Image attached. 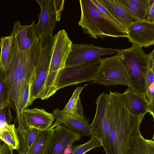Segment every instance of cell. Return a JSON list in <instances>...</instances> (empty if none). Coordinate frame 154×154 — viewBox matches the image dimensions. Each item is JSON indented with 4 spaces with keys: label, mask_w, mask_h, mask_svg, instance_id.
<instances>
[{
    "label": "cell",
    "mask_w": 154,
    "mask_h": 154,
    "mask_svg": "<svg viewBox=\"0 0 154 154\" xmlns=\"http://www.w3.org/2000/svg\"><path fill=\"white\" fill-rule=\"evenodd\" d=\"M0 41V68L6 72L19 49L15 38L11 33L9 36L1 37Z\"/></svg>",
    "instance_id": "ac0fdd59"
},
{
    "label": "cell",
    "mask_w": 154,
    "mask_h": 154,
    "mask_svg": "<svg viewBox=\"0 0 154 154\" xmlns=\"http://www.w3.org/2000/svg\"><path fill=\"white\" fill-rule=\"evenodd\" d=\"M96 103V114L90 126L93 136L101 141L106 154L109 149L110 123L109 94L103 92L97 99Z\"/></svg>",
    "instance_id": "ba28073f"
},
{
    "label": "cell",
    "mask_w": 154,
    "mask_h": 154,
    "mask_svg": "<svg viewBox=\"0 0 154 154\" xmlns=\"http://www.w3.org/2000/svg\"><path fill=\"white\" fill-rule=\"evenodd\" d=\"M35 74L28 82L25 87L22 97L21 102V111L26 109L29 105V99L30 97L31 91L32 86L33 83Z\"/></svg>",
    "instance_id": "4316f807"
},
{
    "label": "cell",
    "mask_w": 154,
    "mask_h": 154,
    "mask_svg": "<svg viewBox=\"0 0 154 154\" xmlns=\"http://www.w3.org/2000/svg\"><path fill=\"white\" fill-rule=\"evenodd\" d=\"M128 32V40L133 44L145 48L154 45V23L137 21L130 26Z\"/></svg>",
    "instance_id": "8fae6325"
},
{
    "label": "cell",
    "mask_w": 154,
    "mask_h": 154,
    "mask_svg": "<svg viewBox=\"0 0 154 154\" xmlns=\"http://www.w3.org/2000/svg\"><path fill=\"white\" fill-rule=\"evenodd\" d=\"M145 20L148 22L154 23V1L146 11Z\"/></svg>",
    "instance_id": "f546056e"
},
{
    "label": "cell",
    "mask_w": 154,
    "mask_h": 154,
    "mask_svg": "<svg viewBox=\"0 0 154 154\" xmlns=\"http://www.w3.org/2000/svg\"><path fill=\"white\" fill-rule=\"evenodd\" d=\"M149 55L152 66L154 65V48L152 51L149 54Z\"/></svg>",
    "instance_id": "8d00e7d4"
},
{
    "label": "cell",
    "mask_w": 154,
    "mask_h": 154,
    "mask_svg": "<svg viewBox=\"0 0 154 154\" xmlns=\"http://www.w3.org/2000/svg\"><path fill=\"white\" fill-rule=\"evenodd\" d=\"M127 13L136 21L145 20L146 11L129 0H117Z\"/></svg>",
    "instance_id": "cb8c5ba5"
},
{
    "label": "cell",
    "mask_w": 154,
    "mask_h": 154,
    "mask_svg": "<svg viewBox=\"0 0 154 154\" xmlns=\"http://www.w3.org/2000/svg\"><path fill=\"white\" fill-rule=\"evenodd\" d=\"M109 12L128 31L130 26L137 21L124 10L117 0H100Z\"/></svg>",
    "instance_id": "d6986e66"
},
{
    "label": "cell",
    "mask_w": 154,
    "mask_h": 154,
    "mask_svg": "<svg viewBox=\"0 0 154 154\" xmlns=\"http://www.w3.org/2000/svg\"><path fill=\"white\" fill-rule=\"evenodd\" d=\"M0 108L10 104L9 93L5 82V71L0 68Z\"/></svg>",
    "instance_id": "484cf974"
},
{
    "label": "cell",
    "mask_w": 154,
    "mask_h": 154,
    "mask_svg": "<svg viewBox=\"0 0 154 154\" xmlns=\"http://www.w3.org/2000/svg\"><path fill=\"white\" fill-rule=\"evenodd\" d=\"M79 3L81 15L78 24L84 33L95 39H103L107 36L128 38L127 30L110 20L90 0H80Z\"/></svg>",
    "instance_id": "3957f363"
},
{
    "label": "cell",
    "mask_w": 154,
    "mask_h": 154,
    "mask_svg": "<svg viewBox=\"0 0 154 154\" xmlns=\"http://www.w3.org/2000/svg\"><path fill=\"white\" fill-rule=\"evenodd\" d=\"M54 129L38 130L32 145L26 154H47Z\"/></svg>",
    "instance_id": "ffe728a7"
},
{
    "label": "cell",
    "mask_w": 154,
    "mask_h": 154,
    "mask_svg": "<svg viewBox=\"0 0 154 154\" xmlns=\"http://www.w3.org/2000/svg\"><path fill=\"white\" fill-rule=\"evenodd\" d=\"M56 121L51 127L53 129L61 124L68 129L81 136H93L89 120L85 116L81 119H76L64 114L58 108L55 109L52 113Z\"/></svg>",
    "instance_id": "4fadbf2b"
},
{
    "label": "cell",
    "mask_w": 154,
    "mask_h": 154,
    "mask_svg": "<svg viewBox=\"0 0 154 154\" xmlns=\"http://www.w3.org/2000/svg\"><path fill=\"white\" fill-rule=\"evenodd\" d=\"M103 146L101 141L97 137L91 136L87 142L82 144L72 146V154H84L90 150L96 148Z\"/></svg>",
    "instance_id": "d4e9b609"
},
{
    "label": "cell",
    "mask_w": 154,
    "mask_h": 154,
    "mask_svg": "<svg viewBox=\"0 0 154 154\" xmlns=\"http://www.w3.org/2000/svg\"><path fill=\"white\" fill-rule=\"evenodd\" d=\"M38 15V22L35 25V32L38 39L50 32L55 27L57 21L54 0H45Z\"/></svg>",
    "instance_id": "7c38bea8"
},
{
    "label": "cell",
    "mask_w": 154,
    "mask_h": 154,
    "mask_svg": "<svg viewBox=\"0 0 154 154\" xmlns=\"http://www.w3.org/2000/svg\"><path fill=\"white\" fill-rule=\"evenodd\" d=\"M149 112L154 117V99L149 103Z\"/></svg>",
    "instance_id": "d590c367"
},
{
    "label": "cell",
    "mask_w": 154,
    "mask_h": 154,
    "mask_svg": "<svg viewBox=\"0 0 154 154\" xmlns=\"http://www.w3.org/2000/svg\"><path fill=\"white\" fill-rule=\"evenodd\" d=\"M153 139L154 140V134H153Z\"/></svg>",
    "instance_id": "ab89813d"
},
{
    "label": "cell",
    "mask_w": 154,
    "mask_h": 154,
    "mask_svg": "<svg viewBox=\"0 0 154 154\" xmlns=\"http://www.w3.org/2000/svg\"><path fill=\"white\" fill-rule=\"evenodd\" d=\"M13 149L5 143L0 144V154H14Z\"/></svg>",
    "instance_id": "836d02e7"
},
{
    "label": "cell",
    "mask_w": 154,
    "mask_h": 154,
    "mask_svg": "<svg viewBox=\"0 0 154 154\" xmlns=\"http://www.w3.org/2000/svg\"><path fill=\"white\" fill-rule=\"evenodd\" d=\"M146 99L149 103L154 99V82L150 85L146 91Z\"/></svg>",
    "instance_id": "4dcf8cb0"
},
{
    "label": "cell",
    "mask_w": 154,
    "mask_h": 154,
    "mask_svg": "<svg viewBox=\"0 0 154 154\" xmlns=\"http://www.w3.org/2000/svg\"><path fill=\"white\" fill-rule=\"evenodd\" d=\"M146 11L149 8L147 0H129Z\"/></svg>",
    "instance_id": "1f68e13d"
},
{
    "label": "cell",
    "mask_w": 154,
    "mask_h": 154,
    "mask_svg": "<svg viewBox=\"0 0 154 154\" xmlns=\"http://www.w3.org/2000/svg\"><path fill=\"white\" fill-rule=\"evenodd\" d=\"M83 87H77L75 90L71 98L62 112L65 114L76 119L84 118L83 108L79 98V95Z\"/></svg>",
    "instance_id": "44dd1931"
},
{
    "label": "cell",
    "mask_w": 154,
    "mask_h": 154,
    "mask_svg": "<svg viewBox=\"0 0 154 154\" xmlns=\"http://www.w3.org/2000/svg\"><path fill=\"white\" fill-rule=\"evenodd\" d=\"M153 117V120H154V117Z\"/></svg>",
    "instance_id": "60d3db41"
},
{
    "label": "cell",
    "mask_w": 154,
    "mask_h": 154,
    "mask_svg": "<svg viewBox=\"0 0 154 154\" xmlns=\"http://www.w3.org/2000/svg\"><path fill=\"white\" fill-rule=\"evenodd\" d=\"M72 42L65 30L62 29L54 36L51 60L45 85L43 100L46 99L57 91V83L59 75L64 68L72 51Z\"/></svg>",
    "instance_id": "5b68a950"
},
{
    "label": "cell",
    "mask_w": 154,
    "mask_h": 154,
    "mask_svg": "<svg viewBox=\"0 0 154 154\" xmlns=\"http://www.w3.org/2000/svg\"><path fill=\"white\" fill-rule=\"evenodd\" d=\"M20 113L28 126L38 130L50 129L55 119L52 114L47 112L44 109H27Z\"/></svg>",
    "instance_id": "5bb4252c"
},
{
    "label": "cell",
    "mask_w": 154,
    "mask_h": 154,
    "mask_svg": "<svg viewBox=\"0 0 154 154\" xmlns=\"http://www.w3.org/2000/svg\"><path fill=\"white\" fill-rule=\"evenodd\" d=\"M154 82V74L151 68L149 70L146 79V91L150 85Z\"/></svg>",
    "instance_id": "d6a6232c"
},
{
    "label": "cell",
    "mask_w": 154,
    "mask_h": 154,
    "mask_svg": "<svg viewBox=\"0 0 154 154\" xmlns=\"http://www.w3.org/2000/svg\"><path fill=\"white\" fill-rule=\"evenodd\" d=\"M0 138L13 150L18 149L19 140L14 124H6L0 129Z\"/></svg>",
    "instance_id": "603a6c76"
},
{
    "label": "cell",
    "mask_w": 154,
    "mask_h": 154,
    "mask_svg": "<svg viewBox=\"0 0 154 154\" xmlns=\"http://www.w3.org/2000/svg\"><path fill=\"white\" fill-rule=\"evenodd\" d=\"M40 54V41L37 39L28 50L19 49L5 72V82L10 104L16 112H21L22 97L26 84L35 73Z\"/></svg>",
    "instance_id": "6da1fadb"
},
{
    "label": "cell",
    "mask_w": 154,
    "mask_h": 154,
    "mask_svg": "<svg viewBox=\"0 0 154 154\" xmlns=\"http://www.w3.org/2000/svg\"><path fill=\"white\" fill-rule=\"evenodd\" d=\"M45 0H35L39 4L40 7H41L43 5Z\"/></svg>",
    "instance_id": "74e56055"
},
{
    "label": "cell",
    "mask_w": 154,
    "mask_h": 154,
    "mask_svg": "<svg viewBox=\"0 0 154 154\" xmlns=\"http://www.w3.org/2000/svg\"><path fill=\"white\" fill-rule=\"evenodd\" d=\"M148 146V154H154V141L146 139Z\"/></svg>",
    "instance_id": "e575fe53"
},
{
    "label": "cell",
    "mask_w": 154,
    "mask_h": 154,
    "mask_svg": "<svg viewBox=\"0 0 154 154\" xmlns=\"http://www.w3.org/2000/svg\"><path fill=\"white\" fill-rule=\"evenodd\" d=\"M117 53V49L105 48L90 44H72V51L65 67L74 66L102 56Z\"/></svg>",
    "instance_id": "9c48e42d"
},
{
    "label": "cell",
    "mask_w": 154,
    "mask_h": 154,
    "mask_svg": "<svg viewBox=\"0 0 154 154\" xmlns=\"http://www.w3.org/2000/svg\"><path fill=\"white\" fill-rule=\"evenodd\" d=\"M121 96L126 108L134 116L143 119L149 112V102L146 98L131 89L129 88Z\"/></svg>",
    "instance_id": "9a60e30c"
},
{
    "label": "cell",
    "mask_w": 154,
    "mask_h": 154,
    "mask_svg": "<svg viewBox=\"0 0 154 154\" xmlns=\"http://www.w3.org/2000/svg\"><path fill=\"white\" fill-rule=\"evenodd\" d=\"M100 62V65L92 83H97L107 86L123 85L129 88L130 87L128 74L117 54L101 58Z\"/></svg>",
    "instance_id": "8992f818"
},
{
    "label": "cell",
    "mask_w": 154,
    "mask_h": 154,
    "mask_svg": "<svg viewBox=\"0 0 154 154\" xmlns=\"http://www.w3.org/2000/svg\"><path fill=\"white\" fill-rule=\"evenodd\" d=\"M52 137L47 154H69L72 146L81 136L60 124L54 129Z\"/></svg>",
    "instance_id": "30bf717a"
},
{
    "label": "cell",
    "mask_w": 154,
    "mask_h": 154,
    "mask_svg": "<svg viewBox=\"0 0 154 154\" xmlns=\"http://www.w3.org/2000/svg\"><path fill=\"white\" fill-rule=\"evenodd\" d=\"M100 59L98 58L65 67L59 76L56 91L67 86L92 81L100 65Z\"/></svg>",
    "instance_id": "52a82bcc"
},
{
    "label": "cell",
    "mask_w": 154,
    "mask_h": 154,
    "mask_svg": "<svg viewBox=\"0 0 154 154\" xmlns=\"http://www.w3.org/2000/svg\"><path fill=\"white\" fill-rule=\"evenodd\" d=\"M109 99L110 123L109 149L106 154H122L129 139L140 132L139 128L143 119L128 110L121 93L110 91Z\"/></svg>",
    "instance_id": "7a4b0ae2"
},
{
    "label": "cell",
    "mask_w": 154,
    "mask_h": 154,
    "mask_svg": "<svg viewBox=\"0 0 154 154\" xmlns=\"http://www.w3.org/2000/svg\"><path fill=\"white\" fill-rule=\"evenodd\" d=\"M10 104L0 108V129L5 125L11 124L13 119L10 110Z\"/></svg>",
    "instance_id": "83f0119b"
},
{
    "label": "cell",
    "mask_w": 154,
    "mask_h": 154,
    "mask_svg": "<svg viewBox=\"0 0 154 154\" xmlns=\"http://www.w3.org/2000/svg\"><path fill=\"white\" fill-rule=\"evenodd\" d=\"M18 125L16 128L19 140L18 154H26L32 145L38 130L28 126L24 122L20 112H17Z\"/></svg>",
    "instance_id": "e0dca14e"
},
{
    "label": "cell",
    "mask_w": 154,
    "mask_h": 154,
    "mask_svg": "<svg viewBox=\"0 0 154 154\" xmlns=\"http://www.w3.org/2000/svg\"><path fill=\"white\" fill-rule=\"evenodd\" d=\"M151 68L154 74V65L152 66Z\"/></svg>",
    "instance_id": "f35d334b"
},
{
    "label": "cell",
    "mask_w": 154,
    "mask_h": 154,
    "mask_svg": "<svg viewBox=\"0 0 154 154\" xmlns=\"http://www.w3.org/2000/svg\"><path fill=\"white\" fill-rule=\"evenodd\" d=\"M142 47L133 44L129 48L117 49V55L128 75L129 88L146 98V77L152 64L149 54H146Z\"/></svg>",
    "instance_id": "277c9868"
},
{
    "label": "cell",
    "mask_w": 154,
    "mask_h": 154,
    "mask_svg": "<svg viewBox=\"0 0 154 154\" xmlns=\"http://www.w3.org/2000/svg\"><path fill=\"white\" fill-rule=\"evenodd\" d=\"M35 23L34 20L29 26L22 25L19 21L14 23L11 33L14 35L20 50L24 51L28 50L38 39L35 32Z\"/></svg>",
    "instance_id": "2e32d148"
},
{
    "label": "cell",
    "mask_w": 154,
    "mask_h": 154,
    "mask_svg": "<svg viewBox=\"0 0 154 154\" xmlns=\"http://www.w3.org/2000/svg\"><path fill=\"white\" fill-rule=\"evenodd\" d=\"M148 146L146 139L139 132L128 140L122 154H148Z\"/></svg>",
    "instance_id": "7402d4cb"
},
{
    "label": "cell",
    "mask_w": 154,
    "mask_h": 154,
    "mask_svg": "<svg viewBox=\"0 0 154 154\" xmlns=\"http://www.w3.org/2000/svg\"><path fill=\"white\" fill-rule=\"evenodd\" d=\"M56 12L57 20L59 21L60 19L61 11L64 8V0H54Z\"/></svg>",
    "instance_id": "f1b7e54d"
}]
</instances>
